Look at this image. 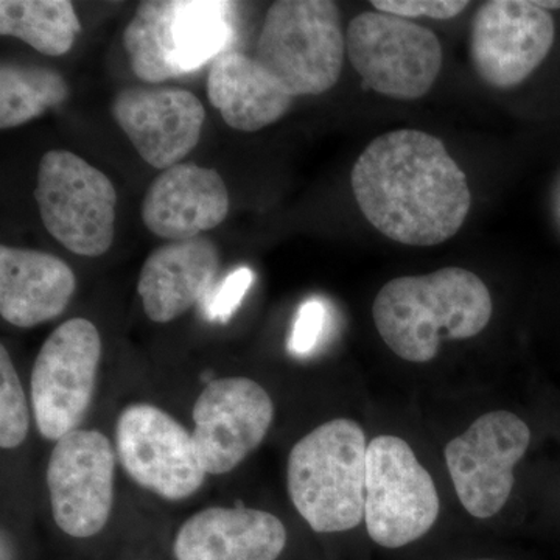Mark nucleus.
Here are the masks:
<instances>
[{"label":"nucleus","instance_id":"1","mask_svg":"<svg viewBox=\"0 0 560 560\" xmlns=\"http://www.w3.org/2000/svg\"><path fill=\"white\" fill-rule=\"evenodd\" d=\"M350 183L366 220L401 245L447 242L469 215L466 175L429 132L396 130L372 140L353 165Z\"/></svg>","mask_w":560,"mask_h":560},{"label":"nucleus","instance_id":"2","mask_svg":"<svg viewBox=\"0 0 560 560\" xmlns=\"http://www.w3.org/2000/svg\"><path fill=\"white\" fill-rule=\"evenodd\" d=\"M492 312L486 283L458 267L389 280L372 305L382 340L411 363H429L442 340L477 337L488 327Z\"/></svg>","mask_w":560,"mask_h":560},{"label":"nucleus","instance_id":"3","mask_svg":"<svg viewBox=\"0 0 560 560\" xmlns=\"http://www.w3.org/2000/svg\"><path fill=\"white\" fill-rule=\"evenodd\" d=\"M368 442L350 419H334L291 448L289 495L315 533H345L364 522Z\"/></svg>","mask_w":560,"mask_h":560},{"label":"nucleus","instance_id":"4","mask_svg":"<svg viewBox=\"0 0 560 560\" xmlns=\"http://www.w3.org/2000/svg\"><path fill=\"white\" fill-rule=\"evenodd\" d=\"M235 3L217 0H147L124 32L131 70L156 84L215 61L234 36Z\"/></svg>","mask_w":560,"mask_h":560},{"label":"nucleus","instance_id":"5","mask_svg":"<svg viewBox=\"0 0 560 560\" xmlns=\"http://www.w3.org/2000/svg\"><path fill=\"white\" fill-rule=\"evenodd\" d=\"M346 35L330 0H279L265 16L254 60L293 97L319 95L340 80Z\"/></svg>","mask_w":560,"mask_h":560},{"label":"nucleus","instance_id":"6","mask_svg":"<svg viewBox=\"0 0 560 560\" xmlns=\"http://www.w3.org/2000/svg\"><path fill=\"white\" fill-rule=\"evenodd\" d=\"M33 197L47 232L70 253H108L116 235L117 191L105 173L70 151H47Z\"/></svg>","mask_w":560,"mask_h":560},{"label":"nucleus","instance_id":"7","mask_svg":"<svg viewBox=\"0 0 560 560\" xmlns=\"http://www.w3.org/2000/svg\"><path fill=\"white\" fill-rule=\"evenodd\" d=\"M433 478L407 441L390 434L368 444L364 523L371 540L386 550L408 547L440 517Z\"/></svg>","mask_w":560,"mask_h":560},{"label":"nucleus","instance_id":"8","mask_svg":"<svg viewBox=\"0 0 560 560\" xmlns=\"http://www.w3.org/2000/svg\"><path fill=\"white\" fill-rule=\"evenodd\" d=\"M346 51L364 83L394 101H418L440 77L444 54L430 28L382 11L350 21Z\"/></svg>","mask_w":560,"mask_h":560},{"label":"nucleus","instance_id":"9","mask_svg":"<svg viewBox=\"0 0 560 560\" xmlns=\"http://www.w3.org/2000/svg\"><path fill=\"white\" fill-rule=\"evenodd\" d=\"M102 357V338L91 320L62 323L40 346L33 364V415L40 436L60 441L90 410Z\"/></svg>","mask_w":560,"mask_h":560},{"label":"nucleus","instance_id":"10","mask_svg":"<svg viewBox=\"0 0 560 560\" xmlns=\"http://www.w3.org/2000/svg\"><path fill=\"white\" fill-rule=\"evenodd\" d=\"M530 444L525 420L510 411H492L448 442L445 463L456 495L471 517H495L510 500L514 467Z\"/></svg>","mask_w":560,"mask_h":560},{"label":"nucleus","instance_id":"11","mask_svg":"<svg viewBox=\"0 0 560 560\" xmlns=\"http://www.w3.org/2000/svg\"><path fill=\"white\" fill-rule=\"evenodd\" d=\"M116 455L136 485L165 500L189 499L208 475L189 431L149 404L130 405L120 412Z\"/></svg>","mask_w":560,"mask_h":560},{"label":"nucleus","instance_id":"12","mask_svg":"<svg viewBox=\"0 0 560 560\" xmlns=\"http://www.w3.org/2000/svg\"><path fill=\"white\" fill-rule=\"evenodd\" d=\"M116 452L97 430H75L51 451L47 488L58 528L88 539L105 528L114 503Z\"/></svg>","mask_w":560,"mask_h":560},{"label":"nucleus","instance_id":"13","mask_svg":"<svg viewBox=\"0 0 560 560\" xmlns=\"http://www.w3.org/2000/svg\"><path fill=\"white\" fill-rule=\"evenodd\" d=\"M555 35L551 14L536 2L490 0L471 22V62L489 86L510 90L539 68L550 54Z\"/></svg>","mask_w":560,"mask_h":560},{"label":"nucleus","instance_id":"14","mask_svg":"<svg viewBox=\"0 0 560 560\" xmlns=\"http://www.w3.org/2000/svg\"><path fill=\"white\" fill-rule=\"evenodd\" d=\"M191 416V436L206 474L223 475L259 447L275 419V404L250 378H219L202 390Z\"/></svg>","mask_w":560,"mask_h":560},{"label":"nucleus","instance_id":"15","mask_svg":"<svg viewBox=\"0 0 560 560\" xmlns=\"http://www.w3.org/2000/svg\"><path fill=\"white\" fill-rule=\"evenodd\" d=\"M114 120L151 167L164 172L198 145L206 121L200 98L173 86H132L117 92Z\"/></svg>","mask_w":560,"mask_h":560},{"label":"nucleus","instance_id":"16","mask_svg":"<svg viewBox=\"0 0 560 560\" xmlns=\"http://www.w3.org/2000/svg\"><path fill=\"white\" fill-rule=\"evenodd\" d=\"M230 208V191L219 172L180 162L151 183L140 213L154 235L180 242L220 226Z\"/></svg>","mask_w":560,"mask_h":560},{"label":"nucleus","instance_id":"17","mask_svg":"<svg viewBox=\"0 0 560 560\" xmlns=\"http://www.w3.org/2000/svg\"><path fill=\"white\" fill-rule=\"evenodd\" d=\"M221 267L219 246L208 237L168 242L150 254L140 270L138 291L153 323H171L215 287Z\"/></svg>","mask_w":560,"mask_h":560},{"label":"nucleus","instance_id":"18","mask_svg":"<svg viewBox=\"0 0 560 560\" xmlns=\"http://www.w3.org/2000/svg\"><path fill=\"white\" fill-rule=\"evenodd\" d=\"M287 529L270 512L208 508L191 515L176 534V560H278Z\"/></svg>","mask_w":560,"mask_h":560},{"label":"nucleus","instance_id":"19","mask_svg":"<svg viewBox=\"0 0 560 560\" xmlns=\"http://www.w3.org/2000/svg\"><path fill=\"white\" fill-rule=\"evenodd\" d=\"M77 289L72 268L43 250L0 246V315L31 329L58 318Z\"/></svg>","mask_w":560,"mask_h":560},{"label":"nucleus","instance_id":"20","mask_svg":"<svg viewBox=\"0 0 560 560\" xmlns=\"http://www.w3.org/2000/svg\"><path fill=\"white\" fill-rule=\"evenodd\" d=\"M208 97L234 130L259 131L285 116L294 97L254 57L226 51L212 62Z\"/></svg>","mask_w":560,"mask_h":560},{"label":"nucleus","instance_id":"21","mask_svg":"<svg viewBox=\"0 0 560 560\" xmlns=\"http://www.w3.org/2000/svg\"><path fill=\"white\" fill-rule=\"evenodd\" d=\"M80 32L79 16L68 0L0 2V35L24 40L47 57L68 54Z\"/></svg>","mask_w":560,"mask_h":560},{"label":"nucleus","instance_id":"22","mask_svg":"<svg viewBox=\"0 0 560 560\" xmlns=\"http://www.w3.org/2000/svg\"><path fill=\"white\" fill-rule=\"evenodd\" d=\"M69 86L47 68L13 65L0 68V128L21 127L68 101Z\"/></svg>","mask_w":560,"mask_h":560},{"label":"nucleus","instance_id":"23","mask_svg":"<svg viewBox=\"0 0 560 560\" xmlns=\"http://www.w3.org/2000/svg\"><path fill=\"white\" fill-rule=\"evenodd\" d=\"M31 429V412L5 346H0V447H20Z\"/></svg>","mask_w":560,"mask_h":560},{"label":"nucleus","instance_id":"24","mask_svg":"<svg viewBox=\"0 0 560 560\" xmlns=\"http://www.w3.org/2000/svg\"><path fill=\"white\" fill-rule=\"evenodd\" d=\"M253 283L254 271L248 267L230 272L221 282H217L208 296L200 302L206 318L228 323L241 307Z\"/></svg>","mask_w":560,"mask_h":560},{"label":"nucleus","instance_id":"25","mask_svg":"<svg viewBox=\"0 0 560 560\" xmlns=\"http://www.w3.org/2000/svg\"><path fill=\"white\" fill-rule=\"evenodd\" d=\"M327 323V307L323 301H305L294 318L293 330L289 341V349L294 355H308L315 350L323 337Z\"/></svg>","mask_w":560,"mask_h":560},{"label":"nucleus","instance_id":"26","mask_svg":"<svg viewBox=\"0 0 560 560\" xmlns=\"http://www.w3.org/2000/svg\"><path fill=\"white\" fill-rule=\"evenodd\" d=\"M371 5L393 16H427L431 20H452L469 7L466 0H372Z\"/></svg>","mask_w":560,"mask_h":560},{"label":"nucleus","instance_id":"27","mask_svg":"<svg viewBox=\"0 0 560 560\" xmlns=\"http://www.w3.org/2000/svg\"><path fill=\"white\" fill-rule=\"evenodd\" d=\"M537 7H540V9L548 10V9H560V2H536Z\"/></svg>","mask_w":560,"mask_h":560},{"label":"nucleus","instance_id":"28","mask_svg":"<svg viewBox=\"0 0 560 560\" xmlns=\"http://www.w3.org/2000/svg\"><path fill=\"white\" fill-rule=\"evenodd\" d=\"M459 560H499V559H492V558H478V559H459Z\"/></svg>","mask_w":560,"mask_h":560}]
</instances>
